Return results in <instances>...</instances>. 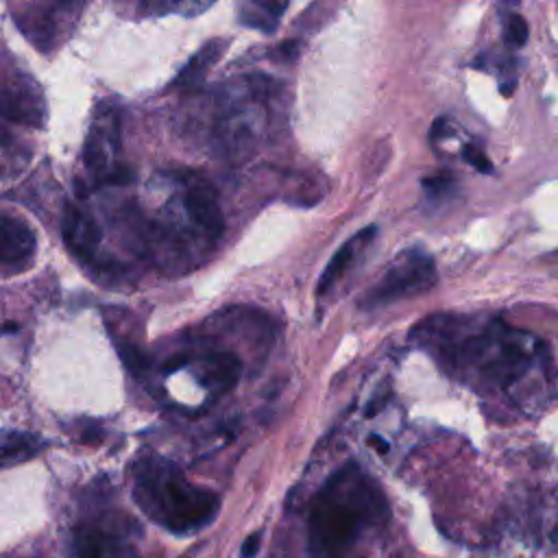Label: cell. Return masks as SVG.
I'll list each match as a JSON object with an SVG mask.
<instances>
[{
  "label": "cell",
  "mask_w": 558,
  "mask_h": 558,
  "mask_svg": "<svg viewBox=\"0 0 558 558\" xmlns=\"http://www.w3.org/2000/svg\"><path fill=\"white\" fill-rule=\"evenodd\" d=\"M414 342L456 379L482 395H510L534 375H547V347L501 320L471 323L456 316L425 318Z\"/></svg>",
  "instance_id": "1"
},
{
  "label": "cell",
  "mask_w": 558,
  "mask_h": 558,
  "mask_svg": "<svg viewBox=\"0 0 558 558\" xmlns=\"http://www.w3.org/2000/svg\"><path fill=\"white\" fill-rule=\"evenodd\" d=\"M379 484L357 464L333 471L314 495L307 514V558H347L388 519Z\"/></svg>",
  "instance_id": "2"
},
{
  "label": "cell",
  "mask_w": 558,
  "mask_h": 558,
  "mask_svg": "<svg viewBox=\"0 0 558 558\" xmlns=\"http://www.w3.org/2000/svg\"><path fill=\"white\" fill-rule=\"evenodd\" d=\"M133 497L140 508L172 534H194L218 514V497L185 480L177 464L144 453L133 469Z\"/></svg>",
  "instance_id": "3"
},
{
  "label": "cell",
  "mask_w": 558,
  "mask_h": 558,
  "mask_svg": "<svg viewBox=\"0 0 558 558\" xmlns=\"http://www.w3.org/2000/svg\"><path fill=\"white\" fill-rule=\"evenodd\" d=\"M120 109L102 102L92 118L85 140V166L98 183H124L131 172L120 161Z\"/></svg>",
  "instance_id": "4"
},
{
  "label": "cell",
  "mask_w": 558,
  "mask_h": 558,
  "mask_svg": "<svg viewBox=\"0 0 558 558\" xmlns=\"http://www.w3.org/2000/svg\"><path fill=\"white\" fill-rule=\"evenodd\" d=\"M436 283L434 259L421 251H403L386 270V275L362 299L364 307H379L390 301L408 299L429 290Z\"/></svg>",
  "instance_id": "5"
},
{
  "label": "cell",
  "mask_w": 558,
  "mask_h": 558,
  "mask_svg": "<svg viewBox=\"0 0 558 558\" xmlns=\"http://www.w3.org/2000/svg\"><path fill=\"white\" fill-rule=\"evenodd\" d=\"M85 0H33L15 11L24 37L39 50L59 46L74 28Z\"/></svg>",
  "instance_id": "6"
},
{
  "label": "cell",
  "mask_w": 558,
  "mask_h": 558,
  "mask_svg": "<svg viewBox=\"0 0 558 558\" xmlns=\"http://www.w3.org/2000/svg\"><path fill=\"white\" fill-rule=\"evenodd\" d=\"M183 366H192L198 386L205 388L209 397H220L231 390L242 373V362L231 351H207L196 360L185 357Z\"/></svg>",
  "instance_id": "7"
},
{
  "label": "cell",
  "mask_w": 558,
  "mask_h": 558,
  "mask_svg": "<svg viewBox=\"0 0 558 558\" xmlns=\"http://www.w3.org/2000/svg\"><path fill=\"white\" fill-rule=\"evenodd\" d=\"M181 205L192 218V222L211 240L216 242L222 235L225 229V218L218 205V198L214 190L203 183V181H190L183 187L181 194Z\"/></svg>",
  "instance_id": "8"
},
{
  "label": "cell",
  "mask_w": 558,
  "mask_h": 558,
  "mask_svg": "<svg viewBox=\"0 0 558 558\" xmlns=\"http://www.w3.org/2000/svg\"><path fill=\"white\" fill-rule=\"evenodd\" d=\"M35 246L37 238L26 220L0 214V266L26 268L35 257Z\"/></svg>",
  "instance_id": "9"
},
{
  "label": "cell",
  "mask_w": 558,
  "mask_h": 558,
  "mask_svg": "<svg viewBox=\"0 0 558 558\" xmlns=\"http://www.w3.org/2000/svg\"><path fill=\"white\" fill-rule=\"evenodd\" d=\"M72 558H140V554L100 527H81L72 538Z\"/></svg>",
  "instance_id": "10"
},
{
  "label": "cell",
  "mask_w": 558,
  "mask_h": 558,
  "mask_svg": "<svg viewBox=\"0 0 558 558\" xmlns=\"http://www.w3.org/2000/svg\"><path fill=\"white\" fill-rule=\"evenodd\" d=\"M61 231L68 248L74 255L85 259H92L96 255L100 244V227L87 211L76 205H65Z\"/></svg>",
  "instance_id": "11"
},
{
  "label": "cell",
  "mask_w": 558,
  "mask_h": 558,
  "mask_svg": "<svg viewBox=\"0 0 558 558\" xmlns=\"http://www.w3.org/2000/svg\"><path fill=\"white\" fill-rule=\"evenodd\" d=\"M377 233V227H366L364 231H357L355 235H351L338 251L336 255L329 259L327 268L320 275L318 281V292H327L329 288H333V283L344 277V272L351 268V264L355 262V257L368 246V242L373 240V235Z\"/></svg>",
  "instance_id": "12"
},
{
  "label": "cell",
  "mask_w": 558,
  "mask_h": 558,
  "mask_svg": "<svg viewBox=\"0 0 558 558\" xmlns=\"http://www.w3.org/2000/svg\"><path fill=\"white\" fill-rule=\"evenodd\" d=\"M225 50H227V39H209L190 57V61L181 68L172 85L181 89H192L201 85L209 74V70L216 65V61L225 54Z\"/></svg>",
  "instance_id": "13"
},
{
  "label": "cell",
  "mask_w": 558,
  "mask_h": 558,
  "mask_svg": "<svg viewBox=\"0 0 558 558\" xmlns=\"http://www.w3.org/2000/svg\"><path fill=\"white\" fill-rule=\"evenodd\" d=\"M290 0H246L240 11V22L262 31H275Z\"/></svg>",
  "instance_id": "14"
},
{
  "label": "cell",
  "mask_w": 558,
  "mask_h": 558,
  "mask_svg": "<svg viewBox=\"0 0 558 558\" xmlns=\"http://www.w3.org/2000/svg\"><path fill=\"white\" fill-rule=\"evenodd\" d=\"M39 447V438L22 432H0V464L20 460L22 456L35 453Z\"/></svg>",
  "instance_id": "15"
},
{
  "label": "cell",
  "mask_w": 558,
  "mask_h": 558,
  "mask_svg": "<svg viewBox=\"0 0 558 558\" xmlns=\"http://www.w3.org/2000/svg\"><path fill=\"white\" fill-rule=\"evenodd\" d=\"M527 22L519 13H510L504 20V39L510 48H521L527 41Z\"/></svg>",
  "instance_id": "16"
},
{
  "label": "cell",
  "mask_w": 558,
  "mask_h": 558,
  "mask_svg": "<svg viewBox=\"0 0 558 558\" xmlns=\"http://www.w3.org/2000/svg\"><path fill=\"white\" fill-rule=\"evenodd\" d=\"M456 187V181L451 174H436L429 179H423V190L432 201H440L447 198Z\"/></svg>",
  "instance_id": "17"
},
{
  "label": "cell",
  "mask_w": 558,
  "mask_h": 558,
  "mask_svg": "<svg viewBox=\"0 0 558 558\" xmlns=\"http://www.w3.org/2000/svg\"><path fill=\"white\" fill-rule=\"evenodd\" d=\"M118 351H120L122 362H124L131 371H135V373H144V371L148 368V360H146V355H144L135 344H131V342L122 340V342H118Z\"/></svg>",
  "instance_id": "18"
},
{
  "label": "cell",
  "mask_w": 558,
  "mask_h": 558,
  "mask_svg": "<svg viewBox=\"0 0 558 558\" xmlns=\"http://www.w3.org/2000/svg\"><path fill=\"white\" fill-rule=\"evenodd\" d=\"M216 0H170V11L185 15V17H194L203 11H207Z\"/></svg>",
  "instance_id": "19"
},
{
  "label": "cell",
  "mask_w": 558,
  "mask_h": 558,
  "mask_svg": "<svg viewBox=\"0 0 558 558\" xmlns=\"http://www.w3.org/2000/svg\"><path fill=\"white\" fill-rule=\"evenodd\" d=\"M462 157H464V161L466 163H471L475 170H480V172H493V163H490V159L480 150V148H475V146H464V150H462Z\"/></svg>",
  "instance_id": "20"
},
{
  "label": "cell",
  "mask_w": 558,
  "mask_h": 558,
  "mask_svg": "<svg viewBox=\"0 0 558 558\" xmlns=\"http://www.w3.org/2000/svg\"><path fill=\"white\" fill-rule=\"evenodd\" d=\"M257 549H259V534H253L242 545V558H253L257 554Z\"/></svg>",
  "instance_id": "21"
},
{
  "label": "cell",
  "mask_w": 558,
  "mask_h": 558,
  "mask_svg": "<svg viewBox=\"0 0 558 558\" xmlns=\"http://www.w3.org/2000/svg\"><path fill=\"white\" fill-rule=\"evenodd\" d=\"M504 4H508V7H517L519 4V0H501Z\"/></svg>",
  "instance_id": "22"
}]
</instances>
